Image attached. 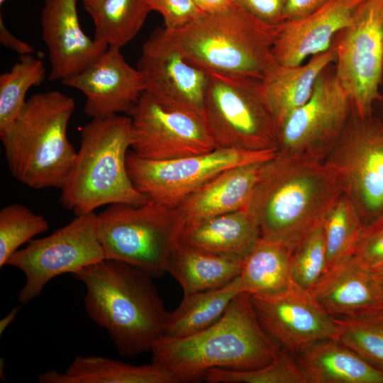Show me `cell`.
<instances>
[{"label":"cell","instance_id":"cell-39","mask_svg":"<svg viewBox=\"0 0 383 383\" xmlns=\"http://www.w3.org/2000/svg\"><path fill=\"white\" fill-rule=\"evenodd\" d=\"M330 0H287L284 17L285 21L302 18L321 8Z\"/></svg>","mask_w":383,"mask_h":383},{"label":"cell","instance_id":"cell-43","mask_svg":"<svg viewBox=\"0 0 383 383\" xmlns=\"http://www.w3.org/2000/svg\"><path fill=\"white\" fill-rule=\"evenodd\" d=\"M20 309L19 306L14 307L11 311L0 321V335L5 331L7 327L14 321L16 318L18 310Z\"/></svg>","mask_w":383,"mask_h":383},{"label":"cell","instance_id":"cell-24","mask_svg":"<svg viewBox=\"0 0 383 383\" xmlns=\"http://www.w3.org/2000/svg\"><path fill=\"white\" fill-rule=\"evenodd\" d=\"M311 383H383V372L335 339L315 342L295 356Z\"/></svg>","mask_w":383,"mask_h":383},{"label":"cell","instance_id":"cell-35","mask_svg":"<svg viewBox=\"0 0 383 383\" xmlns=\"http://www.w3.org/2000/svg\"><path fill=\"white\" fill-rule=\"evenodd\" d=\"M326 268V249L321 221L292 251V283L309 291L325 274Z\"/></svg>","mask_w":383,"mask_h":383},{"label":"cell","instance_id":"cell-29","mask_svg":"<svg viewBox=\"0 0 383 383\" xmlns=\"http://www.w3.org/2000/svg\"><path fill=\"white\" fill-rule=\"evenodd\" d=\"M66 372L77 383H177L171 372L154 362L136 366L102 356H77Z\"/></svg>","mask_w":383,"mask_h":383},{"label":"cell","instance_id":"cell-12","mask_svg":"<svg viewBox=\"0 0 383 383\" xmlns=\"http://www.w3.org/2000/svg\"><path fill=\"white\" fill-rule=\"evenodd\" d=\"M105 259L97 229V214L77 215L66 226L44 238L32 239L14 252L6 265L20 270L26 282L18 294L22 304L38 297L53 278L72 274Z\"/></svg>","mask_w":383,"mask_h":383},{"label":"cell","instance_id":"cell-16","mask_svg":"<svg viewBox=\"0 0 383 383\" xmlns=\"http://www.w3.org/2000/svg\"><path fill=\"white\" fill-rule=\"evenodd\" d=\"M257 318L265 331L294 357L315 342L335 339L338 329L309 290L293 284L270 296L249 294Z\"/></svg>","mask_w":383,"mask_h":383},{"label":"cell","instance_id":"cell-17","mask_svg":"<svg viewBox=\"0 0 383 383\" xmlns=\"http://www.w3.org/2000/svg\"><path fill=\"white\" fill-rule=\"evenodd\" d=\"M61 82L85 95L84 111L91 118L121 113L129 115L145 92L140 72L126 61L121 48L115 46L108 47L94 62Z\"/></svg>","mask_w":383,"mask_h":383},{"label":"cell","instance_id":"cell-47","mask_svg":"<svg viewBox=\"0 0 383 383\" xmlns=\"http://www.w3.org/2000/svg\"><path fill=\"white\" fill-rule=\"evenodd\" d=\"M382 94L383 95V84H382Z\"/></svg>","mask_w":383,"mask_h":383},{"label":"cell","instance_id":"cell-15","mask_svg":"<svg viewBox=\"0 0 383 383\" xmlns=\"http://www.w3.org/2000/svg\"><path fill=\"white\" fill-rule=\"evenodd\" d=\"M137 69L145 92L167 106L204 121L208 72L186 59L167 28L155 29L144 42Z\"/></svg>","mask_w":383,"mask_h":383},{"label":"cell","instance_id":"cell-20","mask_svg":"<svg viewBox=\"0 0 383 383\" xmlns=\"http://www.w3.org/2000/svg\"><path fill=\"white\" fill-rule=\"evenodd\" d=\"M309 292L333 318L383 313V298L374 274L353 257L328 271Z\"/></svg>","mask_w":383,"mask_h":383},{"label":"cell","instance_id":"cell-18","mask_svg":"<svg viewBox=\"0 0 383 383\" xmlns=\"http://www.w3.org/2000/svg\"><path fill=\"white\" fill-rule=\"evenodd\" d=\"M77 3V0H44L40 23L50 62V81H62L82 72L109 47L84 33Z\"/></svg>","mask_w":383,"mask_h":383},{"label":"cell","instance_id":"cell-13","mask_svg":"<svg viewBox=\"0 0 383 383\" xmlns=\"http://www.w3.org/2000/svg\"><path fill=\"white\" fill-rule=\"evenodd\" d=\"M353 108L334 63L319 76L309 99L277 128V152L324 161L341 136Z\"/></svg>","mask_w":383,"mask_h":383},{"label":"cell","instance_id":"cell-34","mask_svg":"<svg viewBox=\"0 0 383 383\" xmlns=\"http://www.w3.org/2000/svg\"><path fill=\"white\" fill-rule=\"evenodd\" d=\"M49 228L47 220L21 204H12L0 211V267L33 237Z\"/></svg>","mask_w":383,"mask_h":383},{"label":"cell","instance_id":"cell-4","mask_svg":"<svg viewBox=\"0 0 383 383\" xmlns=\"http://www.w3.org/2000/svg\"><path fill=\"white\" fill-rule=\"evenodd\" d=\"M73 98L59 91L33 94L12 126L0 134L11 174L35 189H61L77 151L67 137Z\"/></svg>","mask_w":383,"mask_h":383},{"label":"cell","instance_id":"cell-33","mask_svg":"<svg viewBox=\"0 0 383 383\" xmlns=\"http://www.w3.org/2000/svg\"><path fill=\"white\" fill-rule=\"evenodd\" d=\"M333 319L338 329L335 340L383 372V313Z\"/></svg>","mask_w":383,"mask_h":383},{"label":"cell","instance_id":"cell-14","mask_svg":"<svg viewBox=\"0 0 383 383\" xmlns=\"http://www.w3.org/2000/svg\"><path fill=\"white\" fill-rule=\"evenodd\" d=\"M128 116L131 118V148L141 158L171 160L217 148L201 118L167 106L146 92Z\"/></svg>","mask_w":383,"mask_h":383},{"label":"cell","instance_id":"cell-28","mask_svg":"<svg viewBox=\"0 0 383 383\" xmlns=\"http://www.w3.org/2000/svg\"><path fill=\"white\" fill-rule=\"evenodd\" d=\"M94 24V39L121 48L139 33L151 11L145 0H82Z\"/></svg>","mask_w":383,"mask_h":383},{"label":"cell","instance_id":"cell-1","mask_svg":"<svg viewBox=\"0 0 383 383\" xmlns=\"http://www.w3.org/2000/svg\"><path fill=\"white\" fill-rule=\"evenodd\" d=\"M343 193L324 162L277 152L262 165L248 206L261 238L292 251Z\"/></svg>","mask_w":383,"mask_h":383},{"label":"cell","instance_id":"cell-40","mask_svg":"<svg viewBox=\"0 0 383 383\" xmlns=\"http://www.w3.org/2000/svg\"><path fill=\"white\" fill-rule=\"evenodd\" d=\"M0 43L20 56L32 55L35 52L33 46L17 38L6 28L1 16L0 17Z\"/></svg>","mask_w":383,"mask_h":383},{"label":"cell","instance_id":"cell-45","mask_svg":"<svg viewBox=\"0 0 383 383\" xmlns=\"http://www.w3.org/2000/svg\"><path fill=\"white\" fill-rule=\"evenodd\" d=\"M379 103H381V105H382V113H383V97L382 98V99L379 101ZM378 103V104H379Z\"/></svg>","mask_w":383,"mask_h":383},{"label":"cell","instance_id":"cell-36","mask_svg":"<svg viewBox=\"0 0 383 383\" xmlns=\"http://www.w3.org/2000/svg\"><path fill=\"white\" fill-rule=\"evenodd\" d=\"M353 257L372 272L383 268V214L364 225Z\"/></svg>","mask_w":383,"mask_h":383},{"label":"cell","instance_id":"cell-46","mask_svg":"<svg viewBox=\"0 0 383 383\" xmlns=\"http://www.w3.org/2000/svg\"><path fill=\"white\" fill-rule=\"evenodd\" d=\"M6 0H0V4H2Z\"/></svg>","mask_w":383,"mask_h":383},{"label":"cell","instance_id":"cell-21","mask_svg":"<svg viewBox=\"0 0 383 383\" xmlns=\"http://www.w3.org/2000/svg\"><path fill=\"white\" fill-rule=\"evenodd\" d=\"M260 237L257 219L247 206L233 212L184 221L179 243L243 259Z\"/></svg>","mask_w":383,"mask_h":383},{"label":"cell","instance_id":"cell-37","mask_svg":"<svg viewBox=\"0 0 383 383\" xmlns=\"http://www.w3.org/2000/svg\"><path fill=\"white\" fill-rule=\"evenodd\" d=\"M151 11L161 15L165 27L174 30L187 26L204 13L193 0H145Z\"/></svg>","mask_w":383,"mask_h":383},{"label":"cell","instance_id":"cell-25","mask_svg":"<svg viewBox=\"0 0 383 383\" xmlns=\"http://www.w3.org/2000/svg\"><path fill=\"white\" fill-rule=\"evenodd\" d=\"M243 259L179 243L168 261L167 273L181 285L184 295L222 287L241 272Z\"/></svg>","mask_w":383,"mask_h":383},{"label":"cell","instance_id":"cell-42","mask_svg":"<svg viewBox=\"0 0 383 383\" xmlns=\"http://www.w3.org/2000/svg\"><path fill=\"white\" fill-rule=\"evenodd\" d=\"M38 380L40 383H77L76 379L67 372L62 373L55 370L39 374Z\"/></svg>","mask_w":383,"mask_h":383},{"label":"cell","instance_id":"cell-8","mask_svg":"<svg viewBox=\"0 0 383 383\" xmlns=\"http://www.w3.org/2000/svg\"><path fill=\"white\" fill-rule=\"evenodd\" d=\"M204 123L217 148L277 151V128L261 79L207 72Z\"/></svg>","mask_w":383,"mask_h":383},{"label":"cell","instance_id":"cell-7","mask_svg":"<svg viewBox=\"0 0 383 383\" xmlns=\"http://www.w3.org/2000/svg\"><path fill=\"white\" fill-rule=\"evenodd\" d=\"M184 220L177 208L149 201L115 204L97 214L105 258L129 265L152 278L167 273Z\"/></svg>","mask_w":383,"mask_h":383},{"label":"cell","instance_id":"cell-5","mask_svg":"<svg viewBox=\"0 0 383 383\" xmlns=\"http://www.w3.org/2000/svg\"><path fill=\"white\" fill-rule=\"evenodd\" d=\"M131 141L129 116L91 118L85 124L74 163L60 189L61 204L80 215L104 205L148 203L128 173L126 158Z\"/></svg>","mask_w":383,"mask_h":383},{"label":"cell","instance_id":"cell-41","mask_svg":"<svg viewBox=\"0 0 383 383\" xmlns=\"http://www.w3.org/2000/svg\"><path fill=\"white\" fill-rule=\"evenodd\" d=\"M204 13H213L224 11L233 5L232 0H193Z\"/></svg>","mask_w":383,"mask_h":383},{"label":"cell","instance_id":"cell-30","mask_svg":"<svg viewBox=\"0 0 383 383\" xmlns=\"http://www.w3.org/2000/svg\"><path fill=\"white\" fill-rule=\"evenodd\" d=\"M322 226L327 272L353 257L364 223L352 201L342 193L323 216Z\"/></svg>","mask_w":383,"mask_h":383},{"label":"cell","instance_id":"cell-2","mask_svg":"<svg viewBox=\"0 0 383 383\" xmlns=\"http://www.w3.org/2000/svg\"><path fill=\"white\" fill-rule=\"evenodd\" d=\"M71 274L86 287L87 315L107 331L121 356L151 351L162 335L167 313L152 277L106 258Z\"/></svg>","mask_w":383,"mask_h":383},{"label":"cell","instance_id":"cell-3","mask_svg":"<svg viewBox=\"0 0 383 383\" xmlns=\"http://www.w3.org/2000/svg\"><path fill=\"white\" fill-rule=\"evenodd\" d=\"M282 348L262 328L249 294L236 296L222 317L206 329L179 338L160 337L152 361L177 382H196L213 368L250 370L274 360Z\"/></svg>","mask_w":383,"mask_h":383},{"label":"cell","instance_id":"cell-26","mask_svg":"<svg viewBox=\"0 0 383 383\" xmlns=\"http://www.w3.org/2000/svg\"><path fill=\"white\" fill-rule=\"evenodd\" d=\"M242 290L239 276L217 289L184 295L179 305L167 312L162 337L179 338L199 333L218 321Z\"/></svg>","mask_w":383,"mask_h":383},{"label":"cell","instance_id":"cell-11","mask_svg":"<svg viewBox=\"0 0 383 383\" xmlns=\"http://www.w3.org/2000/svg\"><path fill=\"white\" fill-rule=\"evenodd\" d=\"M324 162L364 225L383 214V121L353 111Z\"/></svg>","mask_w":383,"mask_h":383},{"label":"cell","instance_id":"cell-10","mask_svg":"<svg viewBox=\"0 0 383 383\" xmlns=\"http://www.w3.org/2000/svg\"><path fill=\"white\" fill-rule=\"evenodd\" d=\"M277 151H242L216 148L180 158L152 160L129 152L126 166L135 188L149 201L177 208L222 172L238 165L266 162Z\"/></svg>","mask_w":383,"mask_h":383},{"label":"cell","instance_id":"cell-9","mask_svg":"<svg viewBox=\"0 0 383 383\" xmlns=\"http://www.w3.org/2000/svg\"><path fill=\"white\" fill-rule=\"evenodd\" d=\"M332 45L335 73L353 113L372 116L383 97V0H363Z\"/></svg>","mask_w":383,"mask_h":383},{"label":"cell","instance_id":"cell-44","mask_svg":"<svg viewBox=\"0 0 383 383\" xmlns=\"http://www.w3.org/2000/svg\"><path fill=\"white\" fill-rule=\"evenodd\" d=\"M379 284L381 292L383 298V268L376 272H373Z\"/></svg>","mask_w":383,"mask_h":383},{"label":"cell","instance_id":"cell-19","mask_svg":"<svg viewBox=\"0 0 383 383\" xmlns=\"http://www.w3.org/2000/svg\"><path fill=\"white\" fill-rule=\"evenodd\" d=\"M362 1L330 0L307 16L284 21L278 26L272 48L275 61L282 65H298L328 50Z\"/></svg>","mask_w":383,"mask_h":383},{"label":"cell","instance_id":"cell-31","mask_svg":"<svg viewBox=\"0 0 383 383\" xmlns=\"http://www.w3.org/2000/svg\"><path fill=\"white\" fill-rule=\"evenodd\" d=\"M45 74L44 62L27 55L0 75V134L12 126L26 105L28 91L40 84Z\"/></svg>","mask_w":383,"mask_h":383},{"label":"cell","instance_id":"cell-23","mask_svg":"<svg viewBox=\"0 0 383 383\" xmlns=\"http://www.w3.org/2000/svg\"><path fill=\"white\" fill-rule=\"evenodd\" d=\"M264 162L231 167L206 183L177 207L184 221L209 218L246 207Z\"/></svg>","mask_w":383,"mask_h":383},{"label":"cell","instance_id":"cell-6","mask_svg":"<svg viewBox=\"0 0 383 383\" xmlns=\"http://www.w3.org/2000/svg\"><path fill=\"white\" fill-rule=\"evenodd\" d=\"M169 30L186 59L206 72L262 79L277 63L272 48L278 26L259 20L234 3L224 11L204 13L182 28Z\"/></svg>","mask_w":383,"mask_h":383},{"label":"cell","instance_id":"cell-27","mask_svg":"<svg viewBox=\"0 0 383 383\" xmlns=\"http://www.w3.org/2000/svg\"><path fill=\"white\" fill-rule=\"evenodd\" d=\"M292 250L286 245L260 237L243 258L239 279L248 294L270 296L289 289Z\"/></svg>","mask_w":383,"mask_h":383},{"label":"cell","instance_id":"cell-32","mask_svg":"<svg viewBox=\"0 0 383 383\" xmlns=\"http://www.w3.org/2000/svg\"><path fill=\"white\" fill-rule=\"evenodd\" d=\"M208 383H311L296 357L282 348L271 362L250 370L213 368L203 377Z\"/></svg>","mask_w":383,"mask_h":383},{"label":"cell","instance_id":"cell-38","mask_svg":"<svg viewBox=\"0 0 383 383\" xmlns=\"http://www.w3.org/2000/svg\"><path fill=\"white\" fill-rule=\"evenodd\" d=\"M259 20L275 26L284 21L287 0H232Z\"/></svg>","mask_w":383,"mask_h":383},{"label":"cell","instance_id":"cell-22","mask_svg":"<svg viewBox=\"0 0 383 383\" xmlns=\"http://www.w3.org/2000/svg\"><path fill=\"white\" fill-rule=\"evenodd\" d=\"M333 45L298 65L276 63L261 79L263 95L278 128L311 97L321 74L335 63Z\"/></svg>","mask_w":383,"mask_h":383}]
</instances>
